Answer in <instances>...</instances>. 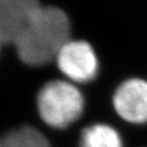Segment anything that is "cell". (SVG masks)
<instances>
[{
    "instance_id": "obj_1",
    "label": "cell",
    "mask_w": 147,
    "mask_h": 147,
    "mask_svg": "<svg viewBox=\"0 0 147 147\" xmlns=\"http://www.w3.org/2000/svg\"><path fill=\"white\" fill-rule=\"evenodd\" d=\"M71 23L58 7L41 6L16 43V51L28 65L40 67L56 58L69 41Z\"/></svg>"
},
{
    "instance_id": "obj_4",
    "label": "cell",
    "mask_w": 147,
    "mask_h": 147,
    "mask_svg": "<svg viewBox=\"0 0 147 147\" xmlns=\"http://www.w3.org/2000/svg\"><path fill=\"white\" fill-rule=\"evenodd\" d=\"M113 107L124 119L134 124L147 122V81L129 78L123 81L113 96Z\"/></svg>"
},
{
    "instance_id": "obj_3",
    "label": "cell",
    "mask_w": 147,
    "mask_h": 147,
    "mask_svg": "<svg viewBox=\"0 0 147 147\" xmlns=\"http://www.w3.org/2000/svg\"><path fill=\"white\" fill-rule=\"evenodd\" d=\"M56 61L60 71L73 82H90L98 73L97 54L85 40H69L57 54Z\"/></svg>"
},
{
    "instance_id": "obj_5",
    "label": "cell",
    "mask_w": 147,
    "mask_h": 147,
    "mask_svg": "<svg viewBox=\"0 0 147 147\" xmlns=\"http://www.w3.org/2000/svg\"><path fill=\"white\" fill-rule=\"evenodd\" d=\"M41 6L34 0H0V43L16 45Z\"/></svg>"
},
{
    "instance_id": "obj_2",
    "label": "cell",
    "mask_w": 147,
    "mask_h": 147,
    "mask_svg": "<svg viewBox=\"0 0 147 147\" xmlns=\"http://www.w3.org/2000/svg\"><path fill=\"white\" fill-rule=\"evenodd\" d=\"M84 105L82 92L69 81L48 82L42 87L37 98L41 119L56 129H63L76 122L82 115Z\"/></svg>"
},
{
    "instance_id": "obj_7",
    "label": "cell",
    "mask_w": 147,
    "mask_h": 147,
    "mask_svg": "<svg viewBox=\"0 0 147 147\" xmlns=\"http://www.w3.org/2000/svg\"><path fill=\"white\" fill-rule=\"evenodd\" d=\"M0 147H50V144L37 129L25 126L2 136Z\"/></svg>"
},
{
    "instance_id": "obj_6",
    "label": "cell",
    "mask_w": 147,
    "mask_h": 147,
    "mask_svg": "<svg viewBox=\"0 0 147 147\" xmlns=\"http://www.w3.org/2000/svg\"><path fill=\"white\" fill-rule=\"evenodd\" d=\"M80 147H124V142L115 128L104 123H96L82 130Z\"/></svg>"
}]
</instances>
